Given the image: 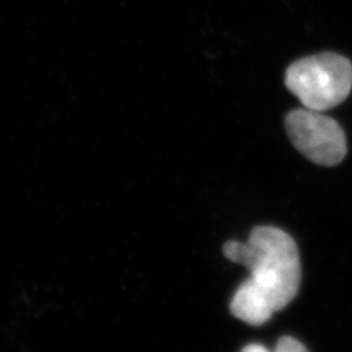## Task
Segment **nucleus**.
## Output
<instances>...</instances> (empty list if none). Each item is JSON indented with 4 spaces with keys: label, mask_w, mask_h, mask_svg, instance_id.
I'll use <instances>...</instances> for the list:
<instances>
[{
    "label": "nucleus",
    "mask_w": 352,
    "mask_h": 352,
    "mask_svg": "<svg viewBox=\"0 0 352 352\" xmlns=\"http://www.w3.org/2000/svg\"><path fill=\"white\" fill-rule=\"evenodd\" d=\"M223 254L250 270V279L273 302L276 312L296 298L302 280L300 256L295 240L283 230L256 227L247 243L227 241Z\"/></svg>",
    "instance_id": "1"
},
{
    "label": "nucleus",
    "mask_w": 352,
    "mask_h": 352,
    "mask_svg": "<svg viewBox=\"0 0 352 352\" xmlns=\"http://www.w3.org/2000/svg\"><path fill=\"white\" fill-rule=\"evenodd\" d=\"M286 87L305 109L327 111L344 101L352 89V64L347 58L324 52L291 64Z\"/></svg>",
    "instance_id": "2"
},
{
    "label": "nucleus",
    "mask_w": 352,
    "mask_h": 352,
    "mask_svg": "<svg viewBox=\"0 0 352 352\" xmlns=\"http://www.w3.org/2000/svg\"><path fill=\"white\" fill-rule=\"evenodd\" d=\"M286 129L294 146L311 162L340 164L347 154V140L340 124L322 111L302 109L286 118Z\"/></svg>",
    "instance_id": "3"
},
{
    "label": "nucleus",
    "mask_w": 352,
    "mask_h": 352,
    "mask_svg": "<svg viewBox=\"0 0 352 352\" xmlns=\"http://www.w3.org/2000/svg\"><path fill=\"white\" fill-rule=\"evenodd\" d=\"M230 311L240 321L252 327L264 325L276 312L273 302L250 278L244 280L234 294L230 302Z\"/></svg>",
    "instance_id": "4"
},
{
    "label": "nucleus",
    "mask_w": 352,
    "mask_h": 352,
    "mask_svg": "<svg viewBox=\"0 0 352 352\" xmlns=\"http://www.w3.org/2000/svg\"><path fill=\"white\" fill-rule=\"evenodd\" d=\"M273 352H308L305 346L292 337H282L278 340Z\"/></svg>",
    "instance_id": "5"
},
{
    "label": "nucleus",
    "mask_w": 352,
    "mask_h": 352,
    "mask_svg": "<svg viewBox=\"0 0 352 352\" xmlns=\"http://www.w3.org/2000/svg\"><path fill=\"white\" fill-rule=\"evenodd\" d=\"M240 352H273L270 351L267 347H265L264 344L260 343H251L248 346H245Z\"/></svg>",
    "instance_id": "6"
}]
</instances>
